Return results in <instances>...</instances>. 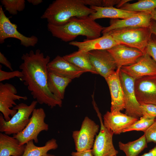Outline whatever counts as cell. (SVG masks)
I'll list each match as a JSON object with an SVG mask.
<instances>
[{"instance_id": "6da1fadb", "label": "cell", "mask_w": 156, "mask_h": 156, "mask_svg": "<svg viewBox=\"0 0 156 156\" xmlns=\"http://www.w3.org/2000/svg\"><path fill=\"white\" fill-rule=\"evenodd\" d=\"M50 59L49 55L45 57L39 49L23 54V62L19 66L23 75L20 79L39 104H46L51 108L57 106L61 107L62 100L53 94L48 87L47 65Z\"/></svg>"}, {"instance_id": "7a4b0ae2", "label": "cell", "mask_w": 156, "mask_h": 156, "mask_svg": "<svg viewBox=\"0 0 156 156\" xmlns=\"http://www.w3.org/2000/svg\"><path fill=\"white\" fill-rule=\"evenodd\" d=\"M48 30L52 35L65 42L72 41L79 36L91 40L100 37L103 27L89 16L74 17L60 26L48 23Z\"/></svg>"}, {"instance_id": "3957f363", "label": "cell", "mask_w": 156, "mask_h": 156, "mask_svg": "<svg viewBox=\"0 0 156 156\" xmlns=\"http://www.w3.org/2000/svg\"><path fill=\"white\" fill-rule=\"evenodd\" d=\"M95 11L85 5L82 0H56L51 3L41 16L48 23L60 26L74 17L89 16Z\"/></svg>"}, {"instance_id": "277c9868", "label": "cell", "mask_w": 156, "mask_h": 156, "mask_svg": "<svg viewBox=\"0 0 156 156\" xmlns=\"http://www.w3.org/2000/svg\"><path fill=\"white\" fill-rule=\"evenodd\" d=\"M105 34L119 44L137 49L144 53L152 34L149 27L115 29Z\"/></svg>"}, {"instance_id": "5b68a950", "label": "cell", "mask_w": 156, "mask_h": 156, "mask_svg": "<svg viewBox=\"0 0 156 156\" xmlns=\"http://www.w3.org/2000/svg\"><path fill=\"white\" fill-rule=\"evenodd\" d=\"M33 101L28 105L21 103L14 107L12 109L17 110L16 113L8 121H6L3 114H0V131L8 135H15L22 131L28 124L29 117L38 103Z\"/></svg>"}, {"instance_id": "8992f818", "label": "cell", "mask_w": 156, "mask_h": 156, "mask_svg": "<svg viewBox=\"0 0 156 156\" xmlns=\"http://www.w3.org/2000/svg\"><path fill=\"white\" fill-rule=\"evenodd\" d=\"M46 115L42 108H35L33 110L29 121L25 129L20 133L14 135L21 145L25 144L33 140L36 143L38 142V137L42 131H47L49 125L44 122Z\"/></svg>"}, {"instance_id": "52a82bcc", "label": "cell", "mask_w": 156, "mask_h": 156, "mask_svg": "<svg viewBox=\"0 0 156 156\" xmlns=\"http://www.w3.org/2000/svg\"><path fill=\"white\" fill-rule=\"evenodd\" d=\"M99 128V126L94 121L88 116L85 117L80 129L72 133L76 151L92 149Z\"/></svg>"}, {"instance_id": "ba28073f", "label": "cell", "mask_w": 156, "mask_h": 156, "mask_svg": "<svg viewBox=\"0 0 156 156\" xmlns=\"http://www.w3.org/2000/svg\"><path fill=\"white\" fill-rule=\"evenodd\" d=\"M119 77L123 92L125 114L139 119L142 114L140 105L135 96V79L120 70Z\"/></svg>"}, {"instance_id": "9c48e42d", "label": "cell", "mask_w": 156, "mask_h": 156, "mask_svg": "<svg viewBox=\"0 0 156 156\" xmlns=\"http://www.w3.org/2000/svg\"><path fill=\"white\" fill-rule=\"evenodd\" d=\"M17 25L12 23L5 15L1 5H0V43L4 42L7 38H16L21 41V44L25 47H34L38 42V38L33 35L27 37L20 33Z\"/></svg>"}, {"instance_id": "30bf717a", "label": "cell", "mask_w": 156, "mask_h": 156, "mask_svg": "<svg viewBox=\"0 0 156 156\" xmlns=\"http://www.w3.org/2000/svg\"><path fill=\"white\" fill-rule=\"evenodd\" d=\"M95 109L100 121L101 127L98 134L96 135L92 149L94 156H116L118 152L115 148L113 142L114 134L104 126L101 114Z\"/></svg>"}, {"instance_id": "8fae6325", "label": "cell", "mask_w": 156, "mask_h": 156, "mask_svg": "<svg viewBox=\"0 0 156 156\" xmlns=\"http://www.w3.org/2000/svg\"><path fill=\"white\" fill-rule=\"evenodd\" d=\"M17 91L13 85L8 83H0V111L3 114L6 121L9 120L17 112V110L10 108L17 104L15 102L16 100L27 99L26 96L17 95Z\"/></svg>"}, {"instance_id": "7c38bea8", "label": "cell", "mask_w": 156, "mask_h": 156, "mask_svg": "<svg viewBox=\"0 0 156 156\" xmlns=\"http://www.w3.org/2000/svg\"><path fill=\"white\" fill-rule=\"evenodd\" d=\"M135 91L140 104L156 105V75L141 77L135 80Z\"/></svg>"}, {"instance_id": "4fadbf2b", "label": "cell", "mask_w": 156, "mask_h": 156, "mask_svg": "<svg viewBox=\"0 0 156 156\" xmlns=\"http://www.w3.org/2000/svg\"><path fill=\"white\" fill-rule=\"evenodd\" d=\"M88 52L90 62L98 74L105 79L117 69L114 59L107 50H95Z\"/></svg>"}, {"instance_id": "5bb4252c", "label": "cell", "mask_w": 156, "mask_h": 156, "mask_svg": "<svg viewBox=\"0 0 156 156\" xmlns=\"http://www.w3.org/2000/svg\"><path fill=\"white\" fill-rule=\"evenodd\" d=\"M107 50L113 57L116 69L118 70L122 66L134 64L144 53L138 49L121 44Z\"/></svg>"}, {"instance_id": "9a60e30c", "label": "cell", "mask_w": 156, "mask_h": 156, "mask_svg": "<svg viewBox=\"0 0 156 156\" xmlns=\"http://www.w3.org/2000/svg\"><path fill=\"white\" fill-rule=\"evenodd\" d=\"M152 20L151 14L138 12L135 15L124 19H111L109 25L103 27L102 32L103 34L112 30L127 28L139 27H149Z\"/></svg>"}, {"instance_id": "2e32d148", "label": "cell", "mask_w": 156, "mask_h": 156, "mask_svg": "<svg viewBox=\"0 0 156 156\" xmlns=\"http://www.w3.org/2000/svg\"><path fill=\"white\" fill-rule=\"evenodd\" d=\"M120 70L135 80L144 76L156 75V63L145 53L136 63L122 66Z\"/></svg>"}, {"instance_id": "e0dca14e", "label": "cell", "mask_w": 156, "mask_h": 156, "mask_svg": "<svg viewBox=\"0 0 156 156\" xmlns=\"http://www.w3.org/2000/svg\"><path fill=\"white\" fill-rule=\"evenodd\" d=\"M139 119L129 116L120 112L107 111L103 116L104 126L114 134H120Z\"/></svg>"}, {"instance_id": "ac0fdd59", "label": "cell", "mask_w": 156, "mask_h": 156, "mask_svg": "<svg viewBox=\"0 0 156 156\" xmlns=\"http://www.w3.org/2000/svg\"><path fill=\"white\" fill-rule=\"evenodd\" d=\"M47 68L49 72L72 80L86 72L59 55L48 63Z\"/></svg>"}, {"instance_id": "d6986e66", "label": "cell", "mask_w": 156, "mask_h": 156, "mask_svg": "<svg viewBox=\"0 0 156 156\" xmlns=\"http://www.w3.org/2000/svg\"><path fill=\"white\" fill-rule=\"evenodd\" d=\"M120 70L116 69L105 79L111 96L110 112H120L125 109L123 92L120 79Z\"/></svg>"}, {"instance_id": "ffe728a7", "label": "cell", "mask_w": 156, "mask_h": 156, "mask_svg": "<svg viewBox=\"0 0 156 156\" xmlns=\"http://www.w3.org/2000/svg\"><path fill=\"white\" fill-rule=\"evenodd\" d=\"M119 44L107 34L96 38L85 39L82 42L72 41L69 43L70 45L77 47L78 51L87 52L95 50H108Z\"/></svg>"}, {"instance_id": "44dd1931", "label": "cell", "mask_w": 156, "mask_h": 156, "mask_svg": "<svg viewBox=\"0 0 156 156\" xmlns=\"http://www.w3.org/2000/svg\"><path fill=\"white\" fill-rule=\"evenodd\" d=\"M25 146L13 137L0 133V156H22Z\"/></svg>"}, {"instance_id": "7402d4cb", "label": "cell", "mask_w": 156, "mask_h": 156, "mask_svg": "<svg viewBox=\"0 0 156 156\" xmlns=\"http://www.w3.org/2000/svg\"><path fill=\"white\" fill-rule=\"evenodd\" d=\"M90 7L95 11L89 16L94 20L103 18L124 19L132 16L138 13L128 11L114 7H104L92 6Z\"/></svg>"}, {"instance_id": "603a6c76", "label": "cell", "mask_w": 156, "mask_h": 156, "mask_svg": "<svg viewBox=\"0 0 156 156\" xmlns=\"http://www.w3.org/2000/svg\"><path fill=\"white\" fill-rule=\"evenodd\" d=\"M67 61L86 72L98 74L92 64L88 52L78 51L63 56Z\"/></svg>"}, {"instance_id": "cb8c5ba5", "label": "cell", "mask_w": 156, "mask_h": 156, "mask_svg": "<svg viewBox=\"0 0 156 156\" xmlns=\"http://www.w3.org/2000/svg\"><path fill=\"white\" fill-rule=\"evenodd\" d=\"M71 81L70 79L48 73L47 85L49 89L53 94L60 100L64 99L65 89Z\"/></svg>"}, {"instance_id": "d4e9b609", "label": "cell", "mask_w": 156, "mask_h": 156, "mask_svg": "<svg viewBox=\"0 0 156 156\" xmlns=\"http://www.w3.org/2000/svg\"><path fill=\"white\" fill-rule=\"evenodd\" d=\"M58 147L56 140L52 138L47 141L42 146H36L33 140L28 142L25 144V148L22 156H43L49 151L56 149Z\"/></svg>"}, {"instance_id": "484cf974", "label": "cell", "mask_w": 156, "mask_h": 156, "mask_svg": "<svg viewBox=\"0 0 156 156\" xmlns=\"http://www.w3.org/2000/svg\"><path fill=\"white\" fill-rule=\"evenodd\" d=\"M118 146L119 149L125 153L126 156H138L148 146L144 134L137 140L126 143L120 141Z\"/></svg>"}, {"instance_id": "4316f807", "label": "cell", "mask_w": 156, "mask_h": 156, "mask_svg": "<svg viewBox=\"0 0 156 156\" xmlns=\"http://www.w3.org/2000/svg\"><path fill=\"white\" fill-rule=\"evenodd\" d=\"M119 8L131 12L150 14L156 9V0H140L132 3H127Z\"/></svg>"}, {"instance_id": "83f0119b", "label": "cell", "mask_w": 156, "mask_h": 156, "mask_svg": "<svg viewBox=\"0 0 156 156\" xmlns=\"http://www.w3.org/2000/svg\"><path fill=\"white\" fill-rule=\"evenodd\" d=\"M0 1L5 10L12 15H16L18 12L23 11L25 8V0H1Z\"/></svg>"}, {"instance_id": "f1b7e54d", "label": "cell", "mask_w": 156, "mask_h": 156, "mask_svg": "<svg viewBox=\"0 0 156 156\" xmlns=\"http://www.w3.org/2000/svg\"><path fill=\"white\" fill-rule=\"evenodd\" d=\"M155 118H149L142 116L138 120L125 129L123 133L132 131H142L144 132L154 121Z\"/></svg>"}, {"instance_id": "f546056e", "label": "cell", "mask_w": 156, "mask_h": 156, "mask_svg": "<svg viewBox=\"0 0 156 156\" xmlns=\"http://www.w3.org/2000/svg\"><path fill=\"white\" fill-rule=\"evenodd\" d=\"M140 105L142 116L149 118H156V105L151 104Z\"/></svg>"}, {"instance_id": "4dcf8cb0", "label": "cell", "mask_w": 156, "mask_h": 156, "mask_svg": "<svg viewBox=\"0 0 156 156\" xmlns=\"http://www.w3.org/2000/svg\"><path fill=\"white\" fill-rule=\"evenodd\" d=\"M145 53L148 54L156 63V36L153 34L148 42Z\"/></svg>"}, {"instance_id": "1f68e13d", "label": "cell", "mask_w": 156, "mask_h": 156, "mask_svg": "<svg viewBox=\"0 0 156 156\" xmlns=\"http://www.w3.org/2000/svg\"><path fill=\"white\" fill-rule=\"evenodd\" d=\"M144 134L147 143L153 142L156 143V118L152 124L144 132Z\"/></svg>"}, {"instance_id": "d6a6232c", "label": "cell", "mask_w": 156, "mask_h": 156, "mask_svg": "<svg viewBox=\"0 0 156 156\" xmlns=\"http://www.w3.org/2000/svg\"><path fill=\"white\" fill-rule=\"evenodd\" d=\"M0 82L8 80L15 77H18L20 79L23 76L21 71L15 70L11 72H6L2 70V66L0 65Z\"/></svg>"}, {"instance_id": "836d02e7", "label": "cell", "mask_w": 156, "mask_h": 156, "mask_svg": "<svg viewBox=\"0 0 156 156\" xmlns=\"http://www.w3.org/2000/svg\"><path fill=\"white\" fill-rule=\"evenodd\" d=\"M83 4L86 5L102 7V0H82Z\"/></svg>"}, {"instance_id": "e575fe53", "label": "cell", "mask_w": 156, "mask_h": 156, "mask_svg": "<svg viewBox=\"0 0 156 156\" xmlns=\"http://www.w3.org/2000/svg\"><path fill=\"white\" fill-rule=\"evenodd\" d=\"M0 63L4 65L11 71H13L11 63L1 52H0Z\"/></svg>"}, {"instance_id": "d590c367", "label": "cell", "mask_w": 156, "mask_h": 156, "mask_svg": "<svg viewBox=\"0 0 156 156\" xmlns=\"http://www.w3.org/2000/svg\"><path fill=\"white\" fill-rule=\"evenodd\" d=\"M72 156H93L91 149L88 150L81 152H73Z\"/></svg>"}, {"instance_id": "8d00e7d4", "label": "cell", "mask_w": 156, "mask_h": 156, "mask_svg": "<svg viewBox=\"0 0 156 156\" xmlns=\"http://www.w3.org/2000/svg\"><path fill=\"white\" fill-rule=\"evenodd\" d=\"M149 27L152 34L156 36V21L152 20Z\"/></svg>"}, {"instance_id": "74e56055", "label": "cell", "mask_w": 156, "mask_h": 156, "mask_svg": "<svg viewBox=\"0 0 156 156\" xmlns=\"http://www.w3.org/2000/svg\"><path fill=\"white\" fill-rule=\"evenodd\" d=\"M138 156H156V146L150 150L148 152Z\"/></svg>"}, {"instance_id": "f35d334b", "label": "cell", "mask_w": 156, "mask_h": 156, "mask_svg": "<svg viewBox=\"0 0 156 156\" xmlns=\"http://www.w3.org/2000/svg\"><path fill=\"white\" fill-rule=\"evenodd\" d=\"M27 1L33 5H37L41 3L43 1L42 0H27Z\"/></svg>"}, {"instance_id": "ab89813d", "label": "cell", "mask_w": 156, "mask_h": 156, "mask_svg": "<svg viewBox=\"0 0 156 156\" xmlns=\"http://www.w3.org/2000/svg\"><path fill=\"white\" fill-rule=\"evenodd\" d=\"M150 14L152 16V19L156 21V9Z\"/></svg>"}, {"instance_id": "60d3db41", "label": "cell", "mask_w": 156, "mask_h": 156, "mask_svg": "<svg viewBox=\"0 0 156 156\" xmlns=\"http://www.w3.org/2000/svg\"><path fill=\"white\" fill-rule=\"evenodd\" d=\"M43 156H56L54 155H52V154H49V153H47V154H46V155Z\"/></svg>"}, {"instance_id": "b9f144b4", "label": "cell", "mask_w": 156, "mask_h": 156, "mask_svg": "<svg viewBox=\"0 0 156 156\" xmlns=\"http://www.w3.org/2000/svg\"></svg>"}]
</instances>
